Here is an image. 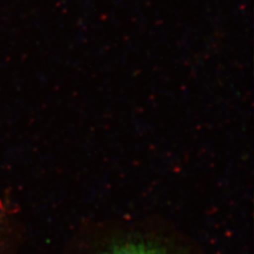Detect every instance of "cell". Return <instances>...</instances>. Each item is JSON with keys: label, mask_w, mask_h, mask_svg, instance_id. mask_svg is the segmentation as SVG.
Listing matches in <instances>:
<instances>
[{"label": "cell", "mask_w": 254, "mask_h": 254, "mask_svg": "<svg viewBox=\"0 0 254 254\" xmlns=\"http://www.w3.org/2000/svg\"><path fill=\"white\" fill-rule=\"evenodd\" d=\"M93 254H190L171 238L154 234L131 232L112 236Z\"/></svg>", "instance_id": "1"}]
</instances>
